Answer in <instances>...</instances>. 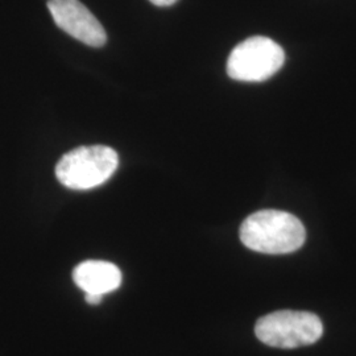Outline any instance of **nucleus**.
Instances as JSON below:
<instances>
[{
    "mask_svg": "<svg viewBox=\"0 0 356 356\" xmlns=\"http://www.w3.org/2000/svg\"><path fill=\"white\" fill-rule=\"evenodd\" d=\"M254 334L260 342L270 347L297 348L316 343L323 334V325L313 313L280 310L259 319Z\"/></svg>",
    "mask_w": 356,
    "mask_h": 356,
    "instance_id": "obj_3",
    "label": "nucleus"
},
{
    "mask_svg": "<svg viewBox=\"0 0 356 356\" xmlns=\"http://www.w3.org/2000/svg\"><path fill=\"white\" fill-rule=\"evenodd\" d=\"M48 8L57 26L72 38L94 48L106 44L102 24L79 0H49Z\"/></svg>",
    "mask_w": 356,
    "mask_h": 356,
    "instance_id": "obj_5",
    "label": "nucleus"
},
{
    "mask_svg": "<svg viewBox=\"0 0 356 356\" xmlns=\"http://www.w3.org/2000/svg\"><path fill=\"white\" fill-rule=\"evenodd\" d=\"M149 1L157 7H168V6L175 4L177 0H149Z\"/></svg>",
    "mask_w": 356,
    "mask_h": 356,
    "instance_id": "obj_7",
    "label": "nucleus"
},
{
    "mask_svg": "<svg viewBox=\"0 0 356 356\" xmlns=\"http://www.w3.org/2000/svg\"><path fill=\"white\" fill-rule=\"evenodd\" d=\"M118 165V153L110 147H79L65 153L56 166V176L69 189L89 191L113 177Z\"/></svg>",
    "mask_w": 356,
    "mask_h": 356,
    "instance_id": "obj_2",
    "label": "nucleus"
},
{
    "mask_svg": "<svg viewBox=\"0 0 356 356\" xmlns=\"http://www.w3.org/2000/svg\"><path fill=\"white\" fill-rule=\"evenodd\" d=\"M285 63V53L277 42L254 36L238 44L227 60V74L235 81L261 82L275 76Z\"/></svg>",
    "mask_w": 356,
    "mask_h": 356,
    "instance_id": "obj_4",
    "label": "nucleus"
},
{
    "mask_svg": "<svg viewBox=\"0 0 356 356\" xmlns=\"http://www.w3.org/2000/svg\"><path fill=\"white\" fill-rule=\"evenodd\" d=\"M73 280L85 294H98L103 297L120 286L122 272L113 263L88 260L74 268Z\"/></svg>",
    "mask_w": 356,
    "mask_h": 356,
    "instance_id": "obj_6",
    "label": "nucleus"
},
{
    "mask_svg": "<svg viewBox=\"0 0 356 356\" xmlns=\"http://www.w3.org/2000/svg\"><path fill=\"white\" fill-rule=\"evenodd\" d=\"M306 231L297 216L280 210H261L245 218L241 241L254 252L291 254L304 245Z\"/></svg>",
    "mask_w": 356,
    "mask_h": 356,
    "instance_id": "obj_1",
    "label": "nucleus"
}]
</instances>
